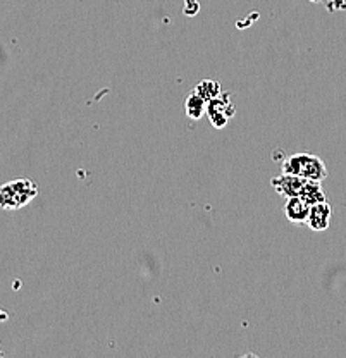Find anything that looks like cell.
<instances>
[{"label": "cell", "instance_id": "6da1fadb", "mask_svg": "<svg viewBox=\"0 0 346 358\" xmlns=\"http://www.w3.org/2000/svg\"><path fill=\"white\" fill-rule=\"evenodd\" d=\"M38 195V186L31 179L20 178L0 186V208L20 210Z\"/></svg>", "mask_w": 346, "mask_h": 358}, {"label": "cell", "instance_id": "7a4b0ae2", "mask_svg": "<svg viewBox=\"0 0 346 358\" xmlns=\"http://www.w3.org/2000/svg\"><path fill=\"white\" fill-rule=\"evenodd\" d=\"M282 173L293 174L312 181H324L327 178L326 164L321 157L312 154H295L282 162Z\"/></svg>", "mask_w": 346, "mask_h": 358}, {"label": "cell", "instance_id": "3957f363", "mask_svg": "<svg viewBox=\"0 0 346 358\" xmlns=\"http://www.w3.org/2000/svg\"><path fill=\"white\" fill-rule=\"evenodd\" d=\"M233 110H234V107L231 106L229 99L226 95H224V99H222V96H215V99L208 100L207 114L215 128H224L226 122H228V119L233 115Z\"/></svg>", "mask_w": 346, "mask_h": 358}, {"label": "cell", "instance_id": "277c9868", "mask_svg": "<svg viewBox=\"0 0 346 358\" xmlns=\"http://www.w3.org/2000/svg\"><path fill=\"white\" fill-rule=\"evenodd\" d=\"M305 181L307 179L305 178H300V176H293V174H284L282 173V176L279 178H274L273 181V186L276 188V192L279 195L286 196V199H291V196H298L301 188H303Z\"/></svg>", "mask_w": 346, "mask_h": 358}, {"label": "cell", "instance_id": "5b68a950", "mask_svg": "<svg viewBox=\"0 0 346 358\" xmlns=\"http://www.w3.org/2000/svg\"><path fill=\"white\" fill-rule=\"evenodd\" d=\"M331 215H333V207L327 201H321L310 207L307 224L314 231H326L331 224Z\"/></svg>", "mask_w": 346, "mask_h": 358}, {"label": "cell", "instance_id": "8992f818", "mask_svg": "<svg viewBox=\"0 0 346 358\" xmlns=\"http://www.w3.org/2000/svg\"><path fill=\"white\" fill-rule=\"evenodd\" d=\"M284 212L289 222L305 224L308 219V214H310V205L301 199V196H291V199H288V201H286Z\"/></svg>", "mask_w": 346, "mask_h": 358}, {"label": "cell", "instance_id": "52a82bcc", "mask_svg": "<svg viewBox=\"0 0 346 358\" xmlns=\"http://www.w3.org/2000/svg\"><path fill=\"white\" fill-rule=\"evenodd\" d=\"M298 196H301V199L307 201L310 207L315 203H321V201H326V193H324L321 181H312V179H307V181H305Z\"/></svg>", "mask_w": 346, "mask_h": 358}, {"label": "cell", "instance_id": "ba28073f", "mask_svg": "<svg viewBox=\"0 0 346 358\" xmlns=\"http://www.w3.org/2000/svg\"><path fill=\"white\" fill-rule=\"evenodd\" d=\"M185 109H186V114H188V117L199 121V119L202 117V115L206 114V110H207V100L203 99L202 95H199L196 92H193L192 95L186 99Z\"/></svg>", "mask_w": 346, "mask_h": 358}, {"label": "cell", "instance_id": "9c48e42d", "mask_svg": "<svg viewBox=\"0 0 346 358\" xmlns=\"http://www.w3.org/2000/svg\"><path fill=\"white\" fill-rule=\"evenodd\" d=\"M195 92L199 93V95H202L203 99L208 102V100H212V99H215V96L221 95V87H219L217 81H202V83L196 87Z\"/></svg>", "mask_w": 346, "mask_h": 358}]
</instances>
